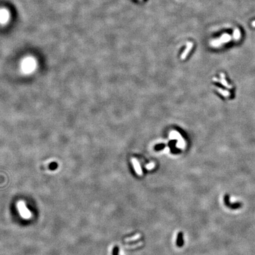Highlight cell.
Listing matches in <instances>:
<instances>
[{"mask_svg":"<svg viewBox=\"0 0 255 255\" xmlns=\"http://www.w3.org/2000/svg\"><path fill=\"white\" fill-rule=\"evenodd\" d=\"M223 202L226 207H227L228 209L232 210H236L240 209L243 207V203L240 202H231L230 196L229 194H226L224 196Z\"/></svg>","mask_w":255,"mask_h":255,"instance_id":"cell-1","label":"cell"},{"mask_svg":"<svg viewBox=\"0 0 255 255\" xmlns=\"http://www.w3.org/2000/svg\"><path fill=\"white\" fill-rule=\"evenodd\" d=\"M231 37L227 34H224L218 40H215L212 42V45L219 46L223 43H226L230 40Z\"/></svg>","mask_w":255,"mask_h":255,"instance_id":"cell-2","label":"cell"},{"mask_svg":"<svg viewBox=\"0 0 255 255\" xmlns=\"http://www.w3.org/2000/svg\"><path fill=\"white\" fill-rule=\"evenodd\" d=\"M10 18V14L6 9H1L0 10V23L2 24H6Z\"/></svg>","mask_w":255,"mask_h":255,"instance_id":"cell-3","label":"cell"},{"mask_svg":"<svg viewBox=\"0 0 255 255\" xmlns=\"http://www.w3.org/2000/svg\"><path fill=\"white\" fill-rule=\"evenodd\" d=\"M193 46V44L192 43H191V42H189V43H187V47L186 48V50L184 51L183 53H182V55H181V59L182 60H184L185 58H186L187 56L188 55V54L189 53V51H190V50H191V48H192Z\"/></svg>","mask_w":255,"mask_h":255,"instance_id":"cell-4","label":"cell"},{"mask_svg":"<svg viewBox=\"0 0 255 255\" xmlns=\"http://www.w3.org/2000/svg\"><path fill=\"white\" fill-rule=\"evenodd\" d=\"M176 245L178 247H181L184 245V239H183V233L182 232H179L178 233Z\"/></svg>","mask_w":255,"mask_h":255,"instance_id":"cell-5","label":"cell"},{"mask_svg":"<svg viewBox=\"0 0 255 255\" xmlns=\"http://www.w3.org/2000/svg\"><path fill=\"white\" fill-rule=\"evenodd\" d=\"M233 37H234V38H235V39H236V40H237V39L240 38V32L239 31V30H238V29H236L235 30V31H234V34H233Z\"/></svg>","mask_w":255,"mask_h":255,"instance_id":"cell-6","label":"cell"},{"mask_svg":"<svg viewBox=\"0 0 255 255\" xmlns=\"http://www.w3.org/2000/svg\"><path fill=\"white\" fill-rule=\"evenodd\" d=\"M119 248L118 246H115L113 249V251H112V255H119Z\"/></svg>","mask_w":255,"mask_h":255,"instance_id":"cell-7","label":"cell"},{"mask_svg":"<svg viewBox=\"0 0 255 255\" xmlns=\"http://www.w3.org/2000/svg\"><path fill=\"white\" fill-rule=\"evenodd\" d=\"M57 168V164L56 162L51 163L50 165V168L51 170H55Z\"/></svg>","mask_w":255,"mask_h":255,"instance_id":"cell-8","label":"cell"},{"mask_svg":"<svg viewBox=\"0 0 255 255\" xmlns=\"http://www.w3.org/2000/svg\"><path fill=\"white\" fill-rule=\"evenodd\" d=\"M252 25L253 27H255V21H254L252 22Z\"/></svg>","mask_w":255,"mask_h":255,"instance_id":"cell-9","label":"cell"}]
</instances>
